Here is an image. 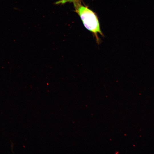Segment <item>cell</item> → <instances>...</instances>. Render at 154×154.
Returning a JSON list of instances; mask_svg holds the SVG:
<instances>
[{
  "mask_svg": "<svg viewBox=\"0 0 154 154\" xmlns=\"http://www.w3.org/2000/svg\"><path fill=\"white\" fill-rule=\"evenodd\" d=\"M76 12L80 16L85 27L92 32L95 36L97 43L100 44V40L98 35L100 33L103 36L100 29L98 18L92 10L80 4L79 2L74 3Z\"/></svg>",
  "mask_w": 154,
  "mask_h": 154,
  "instance_id": "6da1fadb",
  "label": "cell"
},
{
  "mask_svg": "<svg viewBox=\"0 0 154 154\" xmlns=\"http://www.w3.org/2000/svg\"><path fill=\"white\" fill-rule=\"evenodd\" d=\"M79 0H59L57 1L56 4H63L67 2H72L74 3L76 2H79Z\"/></svg>",
  "mask_w": 154,
  "mask_h": 154,
  "instance_id": "7a4b0ae2",
  "label": "cell"
}]
</instances>
